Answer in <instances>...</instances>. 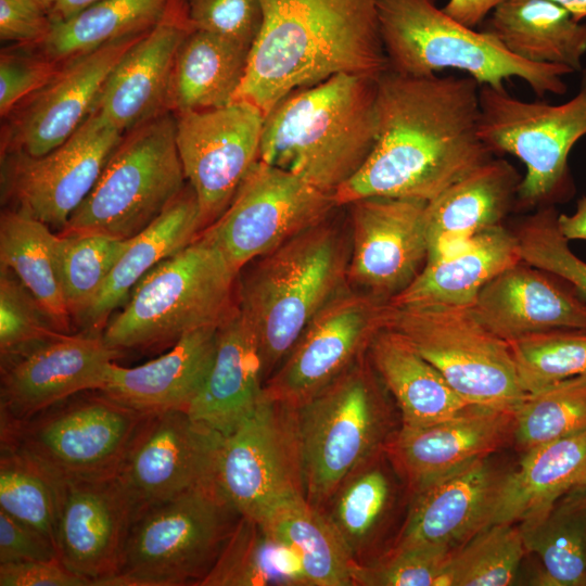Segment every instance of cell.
Masks as SVG:
<instances>
[{
	"label": "cell",
	"mask_w": 586,
	"mask_h": 586,
	"mask_svg": "<svg viewBox=\"0 0 586 586\" xmlns=\"http://www.w3.org/2000/svg\"><path fill=\"white\" fill-rule=\"evenodd\" d=\"M173 114L179 157L195 193L204 229L228 207L259 160L265 116L241 101Z\"/></svg>",
	"instance_id": "ac0fdd59"
},
{
	"label": "cell",
	"mask_w": 586,
	"mask_h": 586,
	"mask_svg": "<svg viewBox=\"0 0 586 586\" xmlns=\"http://www.w3.org/2000/svg\"><path fill=\"white\" fill-rule=\"evenodd\" d=\"M454 550L434 546L393 547L375 563L355 571V586H447Z\"/></svg>",
	"instance_id": "c3c4849f"
},
{
	"label": "cell",
	"mask_w": 586,
	"mask_h": 586,
	"mask_svg": "<svg viewBox=\"0 0 586 586\" xmlns=\"http://www.w3.org/2000/svg\"><path fill=\"white\" fill-rule=\"evenodd\" d=\"M384 301L345 286L308 322L266 380L265 397L300 407L364 354L382 329Z\"/></svg>",
	"instance_id": "e0dca14e"
},
{
	"label": "cell",
	"mask_w": 586,
	"mask_h": 586,
	"mask_svg": "<svg viewBox=\"0 0 586 586\" xmlns=\"http://www.w3.org/2000/svg\"><path fill=\"white\" fill-rule=\"evenodd\" d=\"M224 436L186 410L149 413L114 476L131 515L198 487L216 483Z\"/></svg>",
	"instance_id": "2e32d148"
},
{
	"label": "cell",
	"mask_w": 586,
	"mask_h": 586,
	"mask_svg": "<svg viewBox=\"0 0 586 586\" xmlns=\"http://www.w3.org/2000/svg\"><path fill=\"white\" fill-rule=\"evenodd\" d=\"M514 413L473 407L420 426H399L383 448L410 495L428 483L486 459L513 437Z\"/></svg>",
	"instance_id": "603a6c76"
},
{
	"label": "cell",
	"mask_w": 586,
	"mask_h": 586,
	"mask_svg": "<svg viewBox=\"0 0 586 586\" xmlns=\"http://www.w3.org/2000/svg\"><path fill=\"white\" fill-rule=\"evenodd\" d=\"M60 237L63 297L71 318L80 322L131 239L119 240L99 234Z\"/></svg>",
	"instance_id": "f6af8a7d"
},
{
	"label": "cell",
	"mask_w": 586,
	"mask_h": 586,
	"mask_svg": "<svg viewBox=\"0 0 586 586\" xmlns=\"http://www.w3.org/2000/svg\"><path fill=\"white\" fill-rule=\"evenodd\" d=\"M508 343L526 394L586 375V330L560 329Z\"/></svg>",
	"instance_id": "bcb514c9"
},
{
	"label": "cell",
	"mask_w": 586,
	"mask_h": 586,
	"mask_svg": "<svg viewBox=\"0 0 586 586\" xmlns=\"http://www.w3.org/2000/svg\"><path fill=\"white\" fill-rule=\"evenodd\" d=\"M59 559L54 544L0 510V563Z\"/></svg>",
	"instance_id": "db71d44e"
},
{
	"label": "cell",
	"mask_w": 586,
	"mask_h": 586,
	"mask_svg": "<svg viewBox=\"0 0 586 586\" xmlns=\"http://www.w3.org/2000/svg\"><path fill=\"white\" fill-rule=\"evenodd\" d=\"M479 135L494 153H508L525 166L517 198L533 205L553 195L564 183L568 157L586 136V68L574 97L561 104L526 102L505 87L480 88Z\"/></svg>",
	"instance_id": "7c38bea8"
},
{
	"label": "cell",
	"mask_w": 586,
	"mask_h": 586,
	"mask_svg": "<svg viewBox=\"0 0 586 586\" xmlns=\"http://www.w3.org/2000/svg\"><path fill=\"white\" fill-rule=\"evenodd\" d=\"M1 586H93L90 578L67 569L60 559L0 563Z\"/></svg>",
	"instance_id": "11a10c76"
},
{
	"label": "cell",
	"mask_w": 586,
	"mask_h": 586,
	"mask_svg": "<svg viewBox=\"0 0 586 586\" xmlns=\"http://www.w3.org/2000/svg\"><path fill=\"white\" fill-rule=\"evenodd\" d=\"M557 216L553 208H545L521 225L515 234L522 260L565 281L586 301V263L571 251Z\"/></svg>",
	"instance_id": "7dc6e473"
},
{
	"label": "cell",
	"mask_w": 586,
	"mask_h": 586,
	"mask_svg": "<svg viewBox=\"0 0 586 586\" xmlns=\"http://www.w3.org/2000/svg\"><path fill=\"white\" fill-rule=\"evenodd\" d=\"M585 586H586V581H585Z\"/></svg>",
	"instance_id": "6125c7cd"
},
{
	"label": "cell",
	"mask_w": 586,
	"mask_h": 586,
	"mask_svg": "<svg viewBox=\"0 0 586 586\" xmlns=\"http://www.w3.org/2000/svg\"><path fill=\"white\" fill-rule=\"evenodd\" d=\"M102 0H56L49 11L53 23L65 21Z\"/></svg>",
	"instance_id": "680465c9"
},
{
	"label": "cell",
	"mask_w": 586,
	"mask_h": 586,
	"mask_svg": "<svg viewBox=\"0 0 586 586\" xmlns=\"http://www.w3.org/2000/svg\"><path fill=\"white\" fill-rule=\"evenodd\" d=\"M238 277L224 255L198 237L137 283L102 336L124 352L176 343L190 331L219 327L238 308Z\"/></svg>",
	"instance_id": "8992f818"
},
{
	"label": "cell",
	"mask_w": 586,
	"mask_h": 586,
	"mask_svg": "<svg viewBox=\"0 0 586 586\" xmlns=\"http://www.w3.org/2000/svg\"><path fill=\"white\" fill-rule=\"evenodd\" d=\"M124 137L93 109L63 143L40 156L1 155V195L61 231L97 183Z\"/></svg>",
	"instance_id": "9a60e30c"
},
{
	"label": "cell",
	"mask_w": 586,
	"mask_h": 586,
	"mask_svg": "<svg viewBox=\"0 0 586 586\" xmlns=\"http://www.w3.org/2000/svg\"><path fill=\"white\" fill-rule=\"evenodd\" d=\"M483 24L482 30L519 59L583 69L586 23L551 0H504Z\"/></svg>",
	"instance_id": "e575fe53"
},
{
	"label": "cell",
	"mask_w": 586,
	"mask_h": 586,
	"mask_svg": "<svg viewBox=\"0 0 586 586\" xmlns=\"http://www.w3.org/2000/svg\"><path fill=\"white\" fill-rule=\"evenodd\" d=\"M169 1H99L65 21L53 23L47 38L34 47L63 63L114 40L149 30Z\"/></svg>",
	"instance_id": "ab89813d"
},
{
	"label": "cell",
	"mask_w": 586,
	"mask_h": 586,
	"mask_svg": "<svg viewBox=\"0 0 586 586\" xmlns=\"http://www.w3.org/2000/svg\"><path fill=\"white\" fill-rule=\"evenodd\" d=\"M202 230L199 203L187 183L164 213L130 240L103 290L79 322L85 331L102 332L107 318L128 300L137 283L158 263L192 243Z\"/></svg>",
	"instance_id": "836d02e7"
},
{
	"label": "cell",
	"mask_w": 586,
	"mask_h": 586,
	"mask_svg": "<svg viewBox=\"0 0 586 586\" xmlns=\"http://www.w3.org/2000/svg\"><path fill=\"white\" fill-rule=\"evenodd\" d=\"M264 384L258 340L238 306L218 328L209 371L187 412L227 436L254 412Z\"/></svg>",
	"instance_id": "f1b7e54d"
},
{
	"label": "cell",
	"mask_w": 586,
	"mask_h": 586,
	"mask_svg": "<svg viewBox=\"0 0 586 586\" xmlns=\"http://www.w3.org/2000/svg\"><path fill=\"white\" fill-rule=\"evenodd\" d=\"M555 3L564 8L572 18L581 22L586 18V0H551Z\"/></svg>",
	"instance_id": "91938a15"
},
{
	"label": "cell",
	"mask_w": 586,
	"mask_h": 586,
	"mask_svg": "<svg viewBox=\"0 0 586 586\" xmlns=\"http://www.w3.org/2000/svg\"><path fill=\"white\" fill-rule=\"evenodd\" d=\"M502 474L486 458L428 483L411 495L393 547L457 549L489 525Z\"/></svg>",
	"instance_id": "d4e9b609"
},
{
	"label": "cell",
	"mask_w": 586,
	"mask_h": 586,
	"mask_svg": "<svg viewBox=\"0 0 586 586\" xmlns=\"http://www.w3.org/2000/svg\"><path fill=\"white\" fill-rule=\"evenodd\" d=\"M240 519L217 483L136 512L105 586H201Z\"/></svg>",
	"instance_id": "52a82bcc"
},
{
	"label": "cell",
	"mask_w": 586,
	"mask_h": 586,
	"mask_svg": "<svg viewBox=\"0 0 586 586\" xmlns=\"http://www.w3.org/2000/svg\"><path fill=\"white\" fill-rule=\"evenodd\" d=\"M216 483L243 518L260 522L281 502L305 496L297 408L265 397L224 436Z\"/></svg>",
	"instance_id": "4fadbf2b"
},
{
	"label": "cell",
	"mask_w": 586,
	"mask_h": 586,
	"mask_svg": "<svg viewBox=\"0 0 586 586\" xmlns=\"http://www.w3.org/2000/svg\"><path fill=\"white\" fill-rule=\"evenodd\" d=\"M59 332L20 279L0 266V356L16 354Z\"/></svg>",
	"instance_id": "681fc988"
},
{
	"label": "cell",
	"mask_w": 586,
	"mask_h": 586,
	"mask_svg": "<svg viewBox=\"0 0 586 586\" xmlns=\"http://www.w3.org/2000/svg\"><path fill=\"white\" fill-rule=\"evenodd\" d=\"M267 534L297 557L310 586H355V565L339 535L305 496L288 499L262 521Z\"/></svg>",
	"instance_id": "74e56055"
},
{
	"label": "cell",
	"mask_w": 586,
	"mask_h": 586,
	"mask_svg": "<svg viewBox=\"0 0 586 586\" xmlns=\"http://www.w3.org/2000/svg\"><path fill=\"white\" fill-rule=\"evenodd\" d=\"M368 351L327 387L297 407L305 497L320 509L341 481L382 448L399 426Z\"/></svg>",
	"instance_id": "9c48e42d"
},
{
	"label": "cell",
	"mask_w": 586,
	"mask_h": 586,
	"mask_svg": "<svg viewBox=\"0 0 586 586\" xmlns=\"http://www.w3.org/2000/svg\"><path fill=\"white\" fill-rule=\"evenodd\" d=\"M368 357L398 408L402 425H426L475 407L405 339L390 330L377 332L369 345Z\"/></svg>",
	"instance_id": "d6a6232c"
},
{
	"label": "cell",
	"mask_w": 586,
	"mask_h": 586,
	"mask_svg": "<svg viewBox=\"0 0 586 586\" xmlns=\"http://www.w3.org/2000/svg\"><path fill=\"white\" fill-rule=\"evenodd\" d=\"M520 528L527 552L536 553L542 564L534 584L585 586L586 483L564 494L543 518Z\"/></svg>",
	"instance_id": "f35d334b"
},
{
	"label": "cell",
	"mask_w": 586,
	"mask_h": 586,
	"mask_svg": "<svg viewBox=\"0 0 586 586\" xmlns=\"http://www.w3.org/2000/svg\"><path fill=\"white\" fill-rule=\"evenodd\" d=\"M388 69L377 0H263V22L233 102L266 117L290 93L337 74Z\"/></svg>",
	"instance_id": "7a4b0ae2"
},
{
	"label": "cell",
	"mask_w": 586,
	"mask_h": 586,
	"mask_svg": "<svg viewBox=\"0 0 586 586\" xmlns=\"http://www.w3.org/2000/svg\"><path fill=\"white\" fill-rule=\"evenodd\" d=\"M219 327H205L181 335L169 352L136 367L113 361L101 388L135 410L152 413L188 410L209 371Z\"/></svg>",
	"instance_id": "83f0119b"
},
{
	"label": "cell",
	"mask_w": 586,
	"mask_h": 586,
	"mask_svg": "<svg viewBox=\"0 0 586 586\" xmlns=\"http://www.w3.org/2000/svg\"><path fill=\"white\" fill-rule=\"evenodd\" d=\"M251 48L206 30H193L180 46L169 84L167 111H202L233 102Z\"/></svg>",
	"instance_id": "d590c367"
},
{
	"label": "cell",
	"mask_w": 586,
	"mask_h": 586,
	"mask_svg": "<svg viewBox=\"0 0 586 586\" xmlns=\"http://www.w3.org/2000/svg\"><path fill=\"white\" fill-rule=\"evenodd\" d=\"M201 586H310L286 546L271 538L262 523L241 517Z\"/></svg>",
	"instance_id": "60d3db41"
},
{
	"label": "cell",
	"mask_w": 586,
	"mask_h": 586,
	"mask_svg": "<svg viewBox=\"0 0 586 586\" xmlns=\"http://www.w3.org/2000/svg\"><path fill=\"white\" fill-rule=\"evenodd\" d=\"M526 552L518 524H489L454 550L447 586L510 585Z\"/></svg>",
	"instance_id": "b9f144b4"
},
{
	"label": "cell",
	"mask_w": 586,
	"mask_h": 586,
	"mask_svg": "<svg viewBox=\"0 0 586 586\" xmlns=\"http://www.w3.org/2000/svg\"><path fill=\"white\" fill-rule=\"evenodd\" d=\"M557 225L561 234L570 240H586V196L578 200L572 215L560 214Z\"/></svg>",
	"instance_id": "6f0895ef"
},
{
	"label": "cell",
	"mask_w": 586,
	"mask_h": 586,
	"mask_svg": "<svg viewBox=\"0 0 586 586\" xmlns=\"http://www.w3.org/2000/svg\"><path fill=\"white\" fill-rule=\"evenodd\" d=\"M586 429V375L527 394L514 412L513 438L524 451Z\"/></svg>",
	"instance_id": "ee69618b"
},
{
	"label": "cell",
	"mask_w": 586,
	"mask_h": 586,
	"mask_svg": "<svg viewBox=\"0 0 586 586\" xmlns=\"http://www.w3.org/2000/svg\"><path fill=\"white\" fill-rule=\"evenodd\" d=\"M336 207L333 194L258 160L228 207L199 237L240 273L250 262L328 220Z\"/></svg>",
	"instance_id": "5bb4252c"
},
{
	"label": "cell",
	"mask_w": 586,
	"mask_h": 586,
	"mask_svg": "<svg viewBox=\"0 0 586 586\" xmlns=\"http://www.w3.org/2000/svg\"><path fill=\"white\" fill-rule=\"evenodd\" d=\"M586 483V429L525 451L500 480L491 523L527 526L569 491Z\"/></svg>",
	"instance_id": "1f68e13d"
},
{
	"label": "cell",
	"mask_w": 586,
	"mask_h": 586,
	"mask_svg": "<svg viewBox=\"0 0 586 586\" xmlns=\"http://www.w3.org/2000/svg\"><path fill=\"white\" fill-rule=\"evenodd\" d=\"M377 82L337 74L290 93L265 117L259 160L333 194L374 146Z\"/></svg>",
	"instance_id": "3957f363"
},
{
	"label": "cell",
	"mask_w": 586,
	"mask_h": 586,
	"mask_svg": "<svg viewBox=\"0 0 586 586\" xmlns=\"http://www.w3.org/2000/svg\"><path fill=\"white\" fill-rule=\"evenodd\" d=\"M63 63L34 46L12 44L0 54V115L7 117L18 104L48 84Z\"/></svg>",
	"instance_id": "f907efd6"
},
{
	"label": "cell",
	"mask_w": 586,
	"mask_h": 586,
	"mask_svg": "<svg viewBox=\"0 0 586 586\" xmlns=\"http://www.w3.org/2000/svg\"><path fill=\"white\" fill-rule=\"evenodd\" d=\"M382 329L405 339L472 406L514 413L527 395L509 343L472 307L384 302Z\"/></svg>",
	"instance_id": "30bf717a"
},
{
	"label": "cell",
	"mask_w": 586,
	"mask_h": 586,
	"mask_svg": "<svg viewBox=\"0 0 586 586\" xmlns=\"http://www.w3.org/2000/svg\"><path fill=\"white\" fill-rule=\"evenodd\" d=\"M481 85L470 76L403 75L377 82V139L333 193L337 206L369 196L430 202L493 158L479 135Z\"/></svg>",
	"instance_id": "6da1fadb"
},
{
	"label": "cell",
	"mask_w": 586,
	"mask_h": 586,
	"mask_svg": "<svg viewBox=\"0 0 586 586\" xmlns=\"http://www.w3.org/2000/svg\"><path fill=\"white\" fill-rule=\"evenodd\" d=\"M146 31L63 62L48 84L2 118L1 155L40 156L68 139L93 111L116 64Z\"/></svg>",
	"instance_id": "ffe728a7"
},
{
	"label": "cell",
	"mask_w": 586,
	"mask_h": 586,
	"mask_svg": "<svg viewBox=\"0 0 586 586\" xmlns=\"http://www.w3.org/2000/svg\"><path fill=\"white\" fill-rule=\"evenodd\" d=\"M36 1L49 12L56 0H36Z\"/></svg>",
	"instance_id": "94428289"
},
{
	"label": "cell",
	"mask_w": 586,
	"mask_h": 586,
	"mask_svg": "<svg viewBox=\"0 0 586 586\" xmlns=\"http://www.w3.org/2000/svg\"><path fill=\"white\" fill-rule=\"evenodd\" d=\"M504 0H448L443 8L450 17L470 28L483 24Z\"/></svg>",
	"instance_id": "9f6ffc18"
},
{
	"label": "cell",
	"mask_w": 586,
	"mask_h": 586,
	"mask_svg": "<svg viewBox=\"0 0 586 586\" xmlns=\"http://www.w3.org/2000/svg\"><path fill=\"white\" fill-rule=\"evenodd\" d=\"M348 259L342 234L328 219L260 257L238 285V306L258 340L265 382L311 318L346 286Z\"/></svg>",
	"instance_id": "277c9868"
},
{
	"label": "cell",
	"mask_w": 586,
	"mask_h": 586,
	"mask_svg": "<svg viewBox=\"0 0 586 586\" xmlns=\"http://www.w3.org/2000/svg\"><path fill=\"white\" fill-rule=\"evenodd\" d=\"M148 415L101 390L84 391L27 419L1 421V447L58 481L113 479Z\"/></svg>",
	"instance_id": "8fae6325"
},
{
	"label": "cell",
	"mask_w": 586,
	"mask_h": 586,
	"mask_svg": "<svg viewBox=\"0 0 586 586\" xmlns=\"http://www.w3.org/2000/svg\"><path fill=\"white\" fill-rule=\"evenodd\" d=\"M521 260L517 234L500 224L476 233L457 250L426 260L410 284L386 302L472 307L486 283Z\"/></svg>",
	"instance_id": "f546056e"
},
{
	"label": "cell",
	"mask_w": 586,
	"mask_h": 586,
	"mask_svg": "<svg viewBox=\"0 0 586 586\" xmlns=\"http://www.w3.org/2000/svg\"><path fill=\"white\" fill-rule=\"evenodd\" d=\"M380 34L388 69L426 76L446 68L461 71L481 86L505 87L523 80L537 97L566 92V66L517 58L485 30L462 25L436 0H377Z\"/></svg>",
	"instance_id": "5b68a950"
},
{
	"label": "cell",
	"mask_w": 586,
	"mask_h": 586,
	"mask_svg": "<svg viewBox=\"0 0 586 586\" xmlns=\"http://www.w3.org/2000/svg\"><path fill=\"white\" fill-rule=\"evenodd\" d=\"M520 183L505 160L491 158L426 203L428 258L448 254L500 225Z\"/></svg>",
	"instance_id": "4dcf8cb0"
},
{
	"label": "cell",
	"mask_w": 586,
	"mask_h": 586,
	"mask_svg": "<svg viewBox=\"0 0 586 586\" xmlns=\"http://www.w3.org/2000/svg\"><path fill=\"white\" fill-rule=\"evenodd\" d=\"M53 22L36 0H0V39L20 46H35L50 34Z\"/></svg>",
	"instance_id": "f5cc1de1"
},
{
	"label": "cell",
	"mask_w": 586,
	"mask_h": 586,
	"mask_svg": "<svg viewBox=\"0 0 586 586\" xmlns=\"http://www.w3.org/2000/svg\"><path fill=\"white\" fill-rule=\"evenodd\" d=\"M0 510L40 532L56 547L59 481L24 455L2 447Z\"/></svg>",
	"instance_id": "7bdbcfd3"
},
{
	"label": "cell",
	"mask_w": 586,
	"mask_h": 586,
	"mask_svg": "<svg viewBox=\"0 0 586 586\" xmlns=\"http://www.w3.org/2000/svg\"><path fill=\"white\" fill-rule=\"evenodd\" d=\"M556 278L521 260L486 283L472 308L507 342L560 329L586 330V301Z\"/></svg>",
	"instance_id": "484cf974"
},
{
	"label": "cell",
	"mask_w": 586,
	"mask_h": 586,
	"mask_svg": "<svg viewBox=\"0 0 586 586\" xmlns=\"http://www.w3.org/2000/svg\"><path fill=\"white\" fill-rule=\"evenodd\" d=\"M130 519V506L114 477L59 481L60 561L93 586H105L117 571Z\"/></svg>",
	"instance_id": "cb8c5ba5"
},
{
	"label": "cell",
	"mask_w": 586,
	"mask_h": 586,
	"mask_svg": "<svg viewBox=\"0 0 586 586\" xmlns=\"http://www.w3.org/2000/svg\"><path fill=\"white\" fill-rule=\"evenodd\" d=\"M406 489L382 447L357 464L319 509L356 570L375 563L393 547L390 530Z\"/></svg>",
	"instance_id": "4316f807"
},
{
	"label": "cell",
	"mask_w": 586,
	"mask_h": 586,
	"mask_svg": "<svg viewBox=\"0 0 586 586\" xmlns=\"http://www.w3.org/2000/svg\"><path fill=\"white\" fill-rule=\"evenodd\" d=\"M415 199L369 196L349 207L347 283L384 302L403 291L428 258L425 206Z\"/></svg>",
	"instance_id": "44dd1931"
},
{
	"label": "cell",
	"mask_w": 586,
	"mask_h": 586,
	"mask_svg": "<svg viewBox=\"0 0 586 586\" xmlns=\"http://www.w3.org/2000/svg\"><path fill=\"white\" fill-rule=\"evenodd\" d=\"M123 355L102 332L58 334L1 357L0 420L21 421L84 391L101 390Z\"/></svg>",
	"instance_id": "d6986e66"
},
{
	"label": "cell",
	"mask_w": 586,
	"mask_h": 586,
	"mask_svg": "<svg viewBox=\"0 0 586 586\" xmlns=\"http://www.w3.org/2000/svg\"><path fill=\"white\" fill-rule=\"evenodd\" d=\"M196 29L252 48L263 22V0H184Z\"/></svg>",
	"instance_id": "816d5d0a"
},
{
	"label": "cell",
	"mask_w": 586,
	"mask_h": 586,
	"mask_svg": "<svg viewBox=\"0 0 586 586\" xmlns=\"http://www.w3.org/2000/svg\"><path fill=\"white\" fill-rule=\"evenodd\" d=\"M184 0H170L157 23L122 58L107 77L97 110L126 133L167 111L178 50L195 30Z\"/></svg>",
	"instance_id": "7402d4cb"
},
{
	"label": "cell",
	"mask_w": 586,
	"mask_h": 586,
	"mask_svg": "<svg viewBox=\"0 0 586 586\" xmlns=\"http://www.w3.org/2000/svg\"><path fill=\"white\" fill-rule=\"evenodd\" d=\"M62 238L39 219L15 208L0 217V266L31 293L59 331L69 333L61 278Z\"/></svg>",
	"instance_id": "8d00e7d4"
},
{
	"label": "cell",
	"mask_w": 586,
	"mask_h": 586,
	"mask_svg": "<svg viewBox=\"0 0 586 586\" xmlns=\"http://www.w3.org/2000/svg\"><path fill=\"white\" fill-rule=\"evenodd\" d=\"M186 181L175 115L164 112L124 133L97 183L59 234L132 239L179 196Z\"/></svg>",
	"instance_id": "ba28073f"
}]
</instances>
